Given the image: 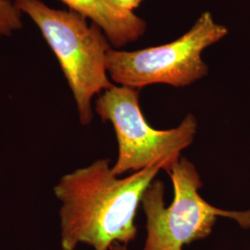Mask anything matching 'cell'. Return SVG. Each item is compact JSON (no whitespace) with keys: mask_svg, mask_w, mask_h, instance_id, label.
<instances>
[{"mask_svg":"<svg viewBox=\"0 0 250 250\" xmlns=\"http://www.w3.org/2000/svg\"><path fill=\"white\" fill-rule=\"evenodd\" d=\"M160 170L152 167L119 178L109 160L101 159L63 175L54 188L62 203V250H75L80 244L109 250L115 243L128 246L134 242L138 207Z\"/></svg>","mask_w":250,"mask_h":250,"instance_id":"1","label":"cell"},{"mask_svg":"<svg viewBox=\"0 0 250 250\" xmlns=\"http://www.w3.org/2000/svg\"><path fill=\"white\" fill-rule=\"evenodd\" d=\"M39 27L62 67L76 102L81 125L93 120L92 99L114 84L107 77V36L74 11L50 9L40 0H14Z\"/></svg>","mask_w":250,"mask_h":250,"instance_id":"2","label":"cell"},{"mask_svg":"<svg viewBox=\"0 0 250 250\" xmlns=\"http://www.w3.org/2000/svg\"><path fill=\"white\" fill-rule=\"evenodd\" d=\"M174 197L164 203L165 186L154 180L141 199L146 215V236L142 250H183L184 246L208 238L219 217L235 221L250 229V208L227 210L209 204L200 196L203 183L196 165L182 157L169 173Z\"/></svg>","mask_w":250,"mask_h":250,"instance_id":"3","label":"cell"},{"mask_svg":"<svg viewBox=\"0 0 250 250\" xmlns=\"http://www.w3.org/2000/svg\"><path fill=\"white\" fill-rule=\"evenodd\" d=\"M96 112L102 122L111 123L115 130L118 157L111 170L117 176L152 167L169 174L197 133V121L193 114H188L174 128H153L140 108L139 90L127 86L113 85L100 94Z\"/></svg>","mask_w":250,"mask_h":250,"instance_id":"4","label":"cell"},{"mask_svg":"<svg viewBox=\"0 0 250 250\" xmlns=\"http://www.w3.org/2000/svg\"><path fill=\"white\" fill-rule=\"evenodd\" d=\"M228 34L207 11L177 40L136 51H107V73L122 86L140 90L155 83L184 87L208 73L203 50Z\"/></svg>","mask_w":250,"mask_h":250,"instance_id":"5","label":"cell"},{"mask_svg":"<svg viewBox=\"0 0 250 250\" xmlns=\"http://www.w3.org/2000/svg\"><path fill=\"white\" fill-rule=\"evenodd\" d=\"M71 10L89 18L105 33L110 44L122 47L143 36L146 21L133 11L119 9L108 0H61Z\"/></svg>","mask_w":250,"mask_h":250,"instance_id":"6","label":"cell"},{"mask_svg":"<svg viewBox=\"0 0 250 250\" xmlns=\"http://www.w3.org/2000/svg\"><path fill=\"white\" fill-rule=\"evenodd\" d=\"M21 27V10L9 0H0V36H10Z\"/></svg>","mask_w":250,"mask_h":250,"instance_id":"7","label":"cell"},{"mask_svg":"<svg viewBox=\"0 0 250 250\" xmlns=\"http://www.w3.org/2000/svg\"><path fill=\"white\" fill-rule=\"evenodd\" d=\"M113 6L121 9L128 11H133L134 9L138 8L140 3L143 0H108Z\"/></svg>","mask_w":250,"mask_h":250,"instance_id":"8","label":"cell"},{"mask_svg":"<svg viewBox=\"0 0 250 250\" xmlns=\"http://www.w3.org/2000/svg\"><path fill=\"white\" fill-rule=\"evenodd\" d=\"M109 250H128V248L126 245L124 244H120V243H115L111 246V248Z\"/></svg>","mask_w":250,"mask_h":250,"instance_id":"9","label":"cell"}]
</instances>
